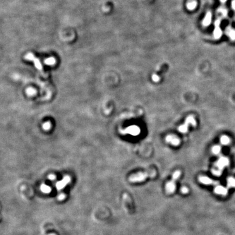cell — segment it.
I'll return each mask as SVG.
<instances>
[{"mask_svg":"<svg viewBox=\"0 0 235 235\" xmlns=\"http://www.w3.org/2000/svg\"><path fill=\"white\" fill-rule=\"evenodd\" d=\"M222 21V19L218 18L215 21L214 25L215 28L213 30V36L216 39H219L223 35V31L220 28V23Z\"/></svg>","mask_w":235,"mask_h":235,"instance_id":"obj_5","label":"cell"},{"mask_svg":"<svg viewBox=\"0 0 235 235\" xmlns=\"http://www.w3.org/2000/svg\"><path fill=\"white\" fill-rule=\"evenodd\" d=\"M166 142L173 146H178L180 144V139L176 135H168L166 138Z\"/></svg>","mask_w":235,"mask_h":235,"instance_id":"obj_6","label":"cell"},{"mask_svg":"<svg viewBox=\"0 0 235 235\" xmlns=\"http://www.w3.org/2000/svg\"><path fill=\"white\" fill-rule=\"evenodd\" d=\"M225 33L231 40L235 41V30L232 27L230 26H228L225 28Z\"/></svg>","mask_w":235,"mask_h":235,"instance_id":"obj_9","label":"cell"},{"mask_svg":"<svg viewBox=\"0 0 235 235\" xmlns=\"http://www.w3.org/2000/svg\"><path fill=\"white\" fill-rule=\"evenodd\" d=\"M199 181H200V182H201L202 183L206 184V185L210 184V183L212 182L210 178L205 177V176H201V177H199Z\"/></svg>","mask_w":235,"mask_h":235,"instance_id":"obj_13","label":"cell"},{"mask_svg":"<svg viewBox=\"0 0 235 235\" xmlns=\"http://www.w3.org/2000/svg\"><path fill=\"white\" fill-rule=\"evenodd\" d=\"M181 192L183 193V194H186V193H187L188 192V189L187 188H186V187H182V188H181Z\"/></svg>","mask_w":235,"mask_h":235,"instance_id":"obj_17","label":"cell"},{"mask_svg":"<svg viewBox=\"0 0 235 235\" xmlns=\"http://www.w3.org/2000/svg\"><path fill=\"white\" fill-rule=\"evenodd\" d=\"M231 7H232V9L234 11H235V0H233L231 2Z\"/></svg>","mask_w":235,"mask_h":235,"instance_id":"obj_19","label":"cell"},{"mask_svg":"<svg viewBox=\"0 0 235 235\" xmlns=\"http://www.w3.org/2000/svg\"><path fill=\"white\" fill-rule=\"evenodd\" d=\"M25 58L26 59L28 60V61H32V62L35 63V66L37 68V69H38L39 71L42 73L43 76H45V72L43 69L42 65L41 64V63L40 62V61L39 60L38 58L35 57V56L32 54H28L25 56Z\"/></svg>","mask_w":235,"mask_h":235,"instance_id":"obj_4","label":"cell"},{"mask_svg":"<svg viewBox=\"0 0 235 235\" xmlns=\"http://www.w3.org/2000/svg\"><path fill=\"white\" fill-rule=\"evenodd\" d=\"M50 124L49 123H48V122H47V123H44V124L43 125V127H44L45 129H46V130L49 129V128H50Z\"/></svg>","mask_w":235,"mask_h":235,"instance_id":"obj_18","label":"cell"},{"mask_svg":"<svg viewBox=\"0 0 235 235\" xmlns=\"http://www.w3.org/2000/svg\"><path fill=\"white\" fill-rule=\"evenodd\" d=\"M181 172L176 170L174 173L170 181L168 182L166 185V191L168 194H173L175 192L176 188V181L181 176Z\"/></svg>","mask_w":235,"mask_h":235,"instance_id":"obj_2","label":"cell"},{"mask_svg":"<svg viewBox=\"0 0 235 235\" xmlns=\"http://www.w3.org/2000/svg\"><path fill=\"white\" fill-rule=\"evenodd\" d=\"M220 143L223 145H227L230 143V139L227 135H223L220 139Z\"/></svg>","mask_w":235,"mask_h":235,"instance_id":"obj_10","label":"cell"},{"mask_svg":"<svg viewBox=\"0 0 235 235\" xmlns=\"http://www.w3.org/2000/svg\"><path fill=\"white\" fill-rule=\"evenodd\" d=\"M197 6V2L195 1H190L187 4V8H188V9L189 11H192L195 9Z\"/></svg>","mask_w":235,"mask_h":235,"instance_id":"obj_12","label":"cell"},{"mask_svg":"<svg viewBox=\"0 0 235 235\" xmlns=\"http://www.w3.org/2000/svg\"><path fill=\"white\" fill-rule=\"evenodd\" d=\"M156 175V172L154 170H151L147 171L138 172L132 175L129 177V181L131 182L137 183L142 182L145 181L148 177H154Z\"/></svg>","mask_w":235,"mask_h":235,"instance_id":"obj_1","label":"cell"},{"mask_svg":"<svg viewBox=\"0 0 235 235\" xmlns=\"http://www.w3.org/2000/svg\"><path fill=\"white\" fill-rule=\"evenodd\" d=\"M54 62H55V61H54V59L52 58H49V59L46 60V61H45V63H46V64H49V65L54 64Z\"/></svg>","mask_w":235,"mask_h":235,"instance_id":"obj_16","label":"cell"},{"mask_svg":"<svg viewBox=\"0 0 235 235\" xmlns=\"http://www.w3.org/2000/svg\"><path fill=\"white\" fill-rule=\"evenodd\" d=\"M221 151V147L219 145H215L214 147H212V152L213 154L217 155L219 154Z\"/></svg>","mask_w":235,"mask_h":235,"instance_id":"obj_14","label":"cell"},{"mask_svg":"<svg viewBox=\"0 0 235 235\" xmlns=\"http://www.w3.org/2000/svg\"><path fill=\"white\" fill-rule=\"evenodd\" d=\"M212 13L210 11H208L206 13V15L205 16L203 20V25L205 27L208 26L212 22Z\"/></svg>","mask_w":235,"mask_h":235,"instance_id":"obj_8","label":"cell"},{"mask_svg":"<svg viewBox=\"0 0 235 235\" xmlns=\"http://www.w3.org/2000/svg\"><path fill=\"white\" fill-rule=\"evenodd\" d=\"M189 125L195 126L197 125V121L195 119L194 116H189L186 118L185 123L178 127V131L182 133H186L188 131Z\"/></svg>","mask_w":235,"mask_h":235,"instance_id":"obj_3","label":"cell"},{"mask_svg":"<svg viewBox=\"0 0 235 235\" xmlns=\"http://www.w3.org/2000/svg\"><path fill=\"white\" fill-rule=\"evenodd\" d=\"M229 163V159L225 157H221L216 163V166L220 170L223 169L224 168L227 166Z\"/></svg>","mask_w":235,"mask_h":235,"instance_id":"obj_7","label":"cell"},{"mask_svg":"<svg viewBox=\"0 0 235 235\" xmlns=\"http://www.w3.org/2000/svg\"><path fill=\"white\" fill-rule=\"evenodd\" d=\"M152 80L155 82H158L160 80V77L157 73H154L152 76Z\"/></svg>","mask_w":235,"mask_h":235,"instance_id":"obj_15","label":"cell"},{"mask_svg":"<svg viewBox=\"0 0 235 235\" xmlns=\"http://www.w3.org/2000/svg\"><path fill=\"white\" fill-rule=\"evenodd\" d=\"M219 1L222 4H225L227 1V0H219Z\"/></svg>","mask_w":235,"mask_h":235,"instance_id":"obj_20","label":"cell"},{"mask_svg":"<svg viewBox=\"0 0 235 235\" xmlns=\"http://www.w3.org/2000/svg\"><path fill=\"white\" fill-rule=\"evenodd\" d=\"M217 11L222 15V17H223V18H227L228 16L229 12L227 11V8H226L224 7H220L218 9Z\"/></svg>","mask_w":235,"mask_h":235,"instance_id":"obj_11","label":"cell"}]
</instances>
